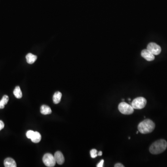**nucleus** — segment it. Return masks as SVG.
Listing matches in <instances>:
<instances>
[{
  "mask_svg": "<svg viewBox=\"0 0 167 167\" xmlns=\"http://www.w3.org/2000/svg\"><path fill=\"white\" fill-rule=\"evenodd\" d=\"M167 147L166 140L161 139L153 143L149 148V151L151 154L157 155L164 152Z\"/></svg>",
  "mask_w": 167,
  "mask_h": 167,
  "instance_id": "f257e3e1",
  "label": "nucleus"
},
{
  "mask_svg": "<svg viewBox=\"0 0 167 167\" xmlns=\"http://www.w3.org/2000/svg\"><path fill=\"white\" fill-rule=\"evenodd\" d=\"M155 128V123L150 119L144 120L139 123L138 125L139 131L142 134H148L153 131Z\"/></svg>",
  "mask_w": 167,
  "mask_h": 167,
  "instance_id": "f03ea898",
  "label": "nucleus"
},
{
  "mask_svg": "<svg viewBox=\"0 0 167 167\" xmlns=\"http://www.w3.org/2000/svg\"><path fill=\"white\" fill-rule=\"evenodd\" d=\"M118 110L121 113L125 115L132 114L134 111V109L131 105H130L124 102H122L119 104Z\"/></svg>",
  "mask_w": 167,
  "mask_h": 167,
  "instance_id": "7ed1b4c3",
  "label": "nucleus"
},
{
  "mask_svg": "<svg viewBox=\"0 0 167 167\" xmlns=\"http://www.w3.org/2000/svg\"><path fill=\"white\" fill-rule=\"evenodd\" d=\"M147 104V100L143 97H138L135 98L131 103V106L134 109H143Z\"/></svg>",
  "mask_w": 167,
  "mask_h": 167,
  "instance_id": "20e7f679",
  "label": "nucleus"
},
{
  "mask_svg": "<svg viewBox=\"0 0 167 167\" xmlns=\"http://www.w3.org/2000/svg\"><path fill=\"white\" fill-rule=\"evenodd\" d=\"M43 162L47 167H53L55 165L56 162L55 156L50 153H47L43 156Z\"/></svg>",
  "mask_w": 167,
  "mask_h": 167,
  "instance_id": "39448f33",
  "label": "nucleus"
},
{
  "mask_svg": "<svg viewBox=\"0 0 167 167\" xmlns=\"http://www.w3.org/2000/svg\"><path fill=\"white\" fill-rule=\"evenodd\" d=\"M147 49L154 55H159L162 51L161 47L154 42L149 43L147 46Z\"/></svg>",
  "mask_w": 167,
  "mask_h": 167,
  "instance_id": "423d86ee",
  "label": "nucleus"
},
{
  "mask_svg": "<svg viewBox=\"0 0 167 167\" xmlns=\"http://www.w3.org/2000/svg\"><path fill=\"white\" fill-rule=\"evenodd\" d=\"M141 56L146 60L151 61L155 60V55L148 50L143 49L141 52Z\"/></svg>",
  "mask_w": 167,
  "mask_h": 167,
  "instance_id": "0eeeda50",
  "label": "nucleus"
},
{
  "mask_svg": "<svg viewBox=\"0 0 167 167\" xmlns=\"http://www.w3.org/2000/svg\"><path fill=\"white\" fill-rule=\"evenodd\" d=\"M56 162L58 164L62 165L65 162V158L63 155L60 151H57L55 152L54 155Z\"/></svg>",
  "mask_w": 167,
  "mask_h": 167,
  "instance_id": "6e6552de",
  "label": "nucleus"
},
{
  "mask_svg": "<svg viewBox=\"0 0 167 167\" xmlns=\"http://www.w3.org/2000/svg\"><path fill=\"white\" fill-rule=\"evenodd\" d=\"M4 164L5 167H16L17 166L15 161L12 158L9 157L5 159Z\"/></svg>",
  "mask_w": 167,
  "mask_h": 167,
  "instance_id": "1a4fd4ad",
  "label": "nucleus"
},
{
  "mask_svg": "<svg viewBox=\"0 0 167 167\" xmlns=\"http://www.w3.org/2000/svg\"><path fill=\"white\" fill-rule=\"evenodd\" d=\"M26 58L27 59L28 63L29 64H32L34 63V62L37 59V56L31 53H28Z\"/></svg>",
  "mask_w": 167,
  "mask_h": 167,
  "instance_id": "9d476101",
  "label": "nucleus"
},
{
  "mask_svg": "<svg viewBox=\"0 0 167 167\" xmlns=\"http://www.w3.org/2000/svg\"><path fill=\"white\" fill-rule=\"evenodd\" d=\"M41 136L40 133L37 131L34 132V134L33 135L31 140L34 143H38L41 141Z\"/></svg>",
  "mask_w": 167,
  "mask_h": 167,
  "instance_id": "9b49d317",
  "label": "nucleus"
},
{
  "mask_svg": "<svg viewBox=\"0 0 167 167\" xmlns=\"http://www.w3.org/2000/svg\"><path fill=\"white\" fill-rule=\"evenodd\" d=\"M41 112L43 115H48L52 113V110L50 107L46 105H42L41 108Z\"/></svg>",
  "mask_w": 167,
  "mask_h": 167,
  "instance_id": "f8f14e48",
  "label": "nucleus"
},
{
  "mask_svg": "<svg viewBox=\"0 0 167 167\" xmlns=\"http://www.w3.org/2000/svg\"><path fill=\"white\" fill-rule=\"evenodd\" d=\"M62 97V94L60 91H57L55 93L53 96V101L55 104H58L60 102Z\"/></svg>",
  "mask_w": 167,
  "mask_h": 167,
  "instance_id": "ddd939ff",
  "label": "nucleus"
},
{
  "mask_svg": "<svg viewBox=\"0 0 167 167\" xmlns=\"http://www.w3.org/2000/svg\"><path fill=\"white\" fill-rule=\"evenodd\" d=\"M9 100V97L7 95H5L3 96L1 100L0 101V109H3L5 105L7 104Z\"/></svg>",
  "mask_w": 167,
  "mask_h": 167,
  "instance_id": "4468645a",
  "label": "nucleus"
},
{
  "mask_svg": "<svg viewBox=\"0 0 167 167\" xmlns=\"http://www.w3.org/2000/svg\"><path fill=\"white\" fill-rule=\"evenodd\" d=\"M13 93L14 96L16 97L17 99H21L22 97V93L20 90V87L19 86H16L15 88Z\"/></svg>",
  "mask_w": 167,
  "mask_h": 167,
  "instance_id": "2eb2a0df",
  "label": "nucleus"
},
{
  "mask_svg": "<svg viewBox=\"0 0 167 167\" xmlns=\"http://www.w3.org/2000/svg\"><path fill=\"white\" fill-rule=\"evenodd\" d=\"M97 151L96 149H91V151H90V155H91V158H95L97 157Z\"/></svg>",
  "mask_w": 167,
  "mask_h": 167,
  "instance_id": "dca6fc26",
  "label": "nucleus"
},
{
  "mask_svg": "<svg viewBox=\"0 0 167 167\" xmlns=\"http://www.w3.org/2000/svg\"><path fill=\"white\" fill-rule=\"evenodd\" d=\"M34 131L33 130H28L26 133V136H27V138L31 139V138H32V137H33V135L34 134Z\"/></svg>",
  "mask_w": 167,
  "mask_h": 167,
  "instance_id": "f3484780",
  "label": "nucleus"
},
{
  "mask_svg": "<svg viewBox=\"0 0 167 167\" xmlns=\"http://www.w3.org/2000/svg\"><path fill=\"white\" fill-rule=\"evenodd\" d=\"M104 160H101L100 161V162H99L97 165V167H103L104 166Z\"/></svg>",
  "mask_w": 167,
  "mask_h": 167,
  "instance_id": "a211bd4d",
  "label": "nucleus"
},
{
  "mask_svg": "<svg viewBox=\"0 0 167 167\" xmlns=\"http://www.w3.org/2000/svg\"><path fill=\"white\" fill-rule=\"evenodd\" d=\"M4 127V124L1 120H0V131Z\"/></svg>",
  "mask_w": 167,
  "mask_h": 167,
  "instance_id": "6ab92c4d",
  "label": "nucleus"
},
{
  "mask_svg": "<svg viewBox=\"0 0 167 167\" xmlns=\"http://www.w3.org/2000/svg\"><path fill=\"white\" fill-rule=\"evenodd\" d=\"M115 167H124V166L122 164L120 163H116L115 165H114Z\"/></svg>",
  "mask_w": 167,
  "mask_h": 167,
  "instance_id": "aec40b11",
  "label": "nucleus"
},
{
  "mask_svg": "<svg viewBox=\"0 0 167 167\" xmlns=\"http://www.w3.org/2000/svg\"><path fill=\"white\" fill-rule=\"evenodd\" d=\"M97 155L99 156H101L102 155V152L101 151H100L99 152V153L97 154Z\"/></svg>",
  "mask_w": 167,
  "mask_h": 167,
  "instance_id": "412c9836",
  "label": "nucleus"
},
{
  "mask_svg": "<svg viewBox=\"0 0 167 167\" xmlns=\"http://www.w3.org/2000/svg\"><path fill=\"white\" fill-rule=\"evenodd\" d=\"M128 100H129V101H130V100H131V99H128Z\"/></svg>",
  "mask_w": 167,
  "mask_h": 167,
  "instance_id": "4be33fe9",
  "label": "nucleus"
},
{
  "mask_svg": "<svg viewBox=\"0 0 167 167\" xmlns=\"http://www.w3.org/2000/svg\"><path fill=\"white\" fill-rule=\"evenodd\" d=\"M136 133H137V134H138V131H137V132H136Z\"/></svg>",
  "mask_w": 167,
  "mask_h": 167,
  "instance_id": "5701e85b",
  "label": "nucleus"
}]
</instances>
